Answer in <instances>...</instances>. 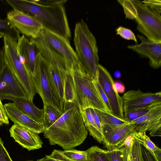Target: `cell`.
Listing matches in <instances>:
<instances>
[{
	"mask_svg": "<svg viewBox=\"0 0 161 161\" xmlns=\"http://www.w3.org/2000/svg\"><path fill=\"white\" fill-rule=\"evenodd\" d=\"M98 80L109 102L112 115L121 119H125L121 97L117 92L114 81L107 69L99 64L98 66Z\"/></svg>",
	"mask_w": 161,
	"mask_h": 161,
	"instance_id": "10",
	"label": "cell"
},
{
	"mask_svg": "<svg viewBox=\"0 0 161 161\" xmlns=\"http://www.w3.org/2000/svg\"><path fill=\"white\" fill-rule=\"evenodd\" d=\"M81 113L85 127L90 135L99 143H103V136L99 131L89 108L85 109Z\"/></svg>",
	"mask_w": 161,
	"mask_h": 161,
	"instance_id": "22",
	"label": "cell"
},
{
	"mask_svg": "<svg viewBox=\"0 0 161 161\" xmlns=\"http://www.w3.org/2000/svg\"><path fill=\"white\" fill-rule=\"evenodd\" d=\"M136 125L130 122L103 135V143L107 150L119 149Z\"/></svg>",
	"mask_w": 161,
	"mask_h": 161,
	"instance_id": "18",
	"label": "cell"
},
{
	"mask_svg": "<svg viewBox=\"0 0 161 161\" xmlns=\"http://www.w3.org/2000/svg\"><path fill=\"white\" fill-rule=\"evenodd\" d=\"M131 123L136 125L135 130L140 132L149 131L152 136H161V103L156 105L145 114Z\"/></svg>",
	"mask_w": 161,
	"mask_h": 161,
	"instance_id": "15",
	"label": "cell"
},
{
	"mask_svg": "<svg viewBox=\"0 0 161 161\" xmlns=\"http://www.w3.org/2000/svg\"><path fill=\"white\" fill-rule=\"evenodd\" d=\"M2 100H8L14 103L23 112L37 122L43 124L44 110L37 108L30 100L8 95H0Z\"/></svg>",
	"mask_w": 161,
	"mask_h": 161,
	"instance_id": "19",
	"label": "cell"
},
{
	"mask_svg": "<svg viewBox=\"0 0 161 161\" xmlns=\"http://www.w3.org/2000/svg\"><path fill=\"white\" fill-rule=\"evenodd\" d=\"M116 34L127 40H133L137 44V40L134 33L130 29L121 26L116 29Z\"/></svg>",
	"mask_w": 161,
	"mask_h": 161,
	"instance_id": "31",
	"label": "cell"
},
{
	"mask_svg": "<svg viewBox=\"0 0 161 161\" xmlns=\"http://www.w3.org/2000/svg\"><path fill=\"white\" fill-rule=\"evenodd\" d=\"M6 19L19 31L26 36L36 39L43 29L41 23L21 11L13 9L7 13Z\"/></svg>",
	"mask_w": 161,
	"mask_h": 161,
	"instance_id": "9",
	"label": "cell"
},
{
	"mask_svg": "<svg viewBox=\"0 0 161 161\" xmlns=\"http://www.w3.org/2000/svg\"><path fill=\"white\" fill-rule=\"evenodd\" d=\"M124 114L154 103L161 101V92H144L141 90H132L121 97Z\"/></svg>",
	"mask_w": 161,
	"mask_h": 161,
	"instance_id": "12",
	"label": "cell"
},
{
	"mask_svg": "<svg viewBox=\"0 0 161 161\" xmlns=\"http://www.w3.org/2000/svg\"><path fill=\"white\" fill-rule=\"evenodd\" d=\"M40 53L47 64L52 82L57 94L63 103L64 86L67 74L64 60L47 44L40 48Z\"/></svg>",
	"mask_w": 161,
	"mask_h": 161,
	"instance_id": "8",
	"label": "cell"
},
{
	"mask_svg": "<svg viewBox=\"0 0 161 161\" xmlns=\"http://www.w3.org/2000/svg\"><path fill=\"white\" fill-rule=\"evenodd\" d=\"M67 0H6L13 9L36 19L44 29L69 40L70 30L66 13Z\"/></svg>",
	"mask_w": 161,
	"mask_h": 161,
	"instance_id": "1",
	"label": "cell"
},
{
	"mask_svg": "<svg viewBox=\"0 0 161 161\" xmlns=\"http://www.w3.org/2000/svg\"><path fill=\"white\" fill-rule=\"evenodd\" d=\"M133 141L127 140L119 149L106 150V153L109 161H127Z\"/></svg>",
	"mask_w": 161,
	"mask_h": 161,
	"instance_id": "23",
	"label": "cell"
},
{
	"mask_svg": "<svg viewBox=\"0 0 161 161\" xmlns=\"http://www.w3.org/2000/svg\"><path fill=\"white\" fill-rule=\"evenodd\" d=\"M49 155L57 161H73L66 156L62 151L54 149Z\"/></svg>",
	"mask_w": 161,
	"mask_h": 161,
	"instance_id": "35",
	"label": "cell"
},
{
	"mask_svg": "<svg viewBox=\"0 0 161 161\" xmlns=\"http://www.w3.org/2000/svg\"><path fill=\"white\" fill-rule=\"evenodd\" d=\"M160 103H161V101L154 103L124 114V119L127 121L130 122L142 116Z\"/></svg>",
	"mask_w": 161,
	"mask_h": 161,
	"instance_id": "26",
	"label": "cell"
},
{
	"mask_svg": "<svg viewBox=\"0 0 161 161\" xmlns=\"http://www.w3.org/2000/svg\"><path fill=\"white\" fill-rule=\"evenodd\" d=\"M137 37L141 42L139 44L127 46L131 49L138 54L141 57L149 59L150 66L157 69L161 66V42L151 41L144 36L138 34Z\"/></svg>",
	"mask_w": 161,
	"mask_h": 161,
	"instance_id": "13",
	"label": "cell"
},
{
	"mask_svg": "<svg viewBox=\"0 0 161 161\" xmlns=\"http://www.w3.org/2000/svg\"><path fill=\"white\" fill-rule=\"evenodd\" d=\"M63 153L73 161H88L87 151L69 149L62 151Z\"/></svg>",
	"mask_w": 161,
	"mask_h": 161,
	"instance_id": "30",
	"label": "cell"
},
{
	"mask_svg": "<svg viewBox=\"0 0 161 161\" xmlns=\"http://www.w3.org/2000/svg\"><path fill=\"white\" fill-rule=\"evenodd\" d=\"M63 113L53 124L45 129L44 136L51 145H58L64 150L71 149L82 144L88 132L81 113L74 102H63Z\"/></svg>",
	"mask_w": 161,
	"mask_h": 161,
	"instance_id": "2",
	"label": "cell"
},
{
	"mask_svg": "<svg viewBox=\"0 0 161 161\" xmlns=\"http://www.w3.org/2000/svg\"><path fill=\"white\" fill-rule=\"evenodd\" d=\"M134 138L140 144L153 152L158 161H161V150L157 147L145 132H138L134 130L131 133Z\"/></svg>",
	"mask_w": 161,
	"mask_h": 161,
	"instance_id": "24",
	"label": "cell"
},
{
	"mask_svg": "<svg viewBox=\"0 0 161 161\" xmlns=\"http://www.w3.org/2000/svg\"><path fill=\"white\" fill-rule=\"evenodd\" d=\"M36 161H57L55 159L50 157L49 155H46L44 158L39 159H37Z\"/></svg>",
	"mask_w": 161,
	"mask_h": 161,
	"instance_id": "40",
	"label": "cell"
},
{
	"mask_svg": "<svg viewBox=\"0 0 161 161\" xmlns=\"http://www.w3.org/2000/svg\"><path fill=\"white\" fill-rule=\"evenodd\" d=\"M43 125L45 130L55 123L63 114L47 105H43Z\"/></svg>",
	"mask_w": 161,
	"mask_h": 161,
	"instance_id": "25",
	"label": "cell"
},
{
	"mask_svg": "<svg viewBox=\"0 0 161 161\" xmlns=\"http://www.w3.org/2000/svg\"><path fill=\"white\" fill-rule=\"evenodd\" d=\"M0 76L6 83L11 94V96L31 100L19 83L5 64Z\"/></svg>",
	"mask_w": 161,
	"mask_h": 161,
	"instance_id": "20",
	"label": "cell"
},
{
	"mask_svg": "<svg viewBox=\"0 0 161 161\" xmlns=\"http://www.w3.org/2000/svg\"><path fill=\"white\" fill-rule=\"evenodd\" d=\"M0 98V126L9 124V118Z\"/></svg>",
	"mask_w": 161,
	"mask_h": 161,
	"instance_id": "36",
	"label": "cell"
},
{
	"mask_svg": "<svg viewBox=\"0 0 161 161\" xmlns=\"http://www.w3.org/2000/svg\"></svg>",
	"mask_w": 161,
	"mask_h": 161,
	"instance_id": "44",
	"label": "cell"
},
{
	"mask_svg": "<svg viewBox=\"0 0 161 161\" xmlns=\"http://www.w3.org/2000/svg\"><path fill=\"white\" fill-rule=\"evenodd\" d=\"M2 50L5 64L33 101L36 92L30 73L20 60L17 49V42L7 36L3 37Z\"/></svg>",
	"mask_w": 161,
	"mask_h": 161,
	"instance_id": "6",
	"label": "cell"
},
{
	"mask_svg": "<svg viewBox=\"0 0 161 161\" xmlns=\"http://www.w3.org/2000/svg\"><path fill=\"white\" fill-rule=\"evenodd\" d=\"M3 35L2 34V33H0V39L3 38Z\"/></svg>",
	"mask_w": 161,
	"mask_h": 161,
	"instance_id": "43",
	"label": "cell"
},
{
	"mask_svg": "<svg viewBox=\"0 0 161 161\" xmlns=\"http://www.w3.org/2000/svg\"><path fill=\"white\" fill-rule=\"evenodd\" d=\"M114 75L115 77L117 78H119L121 76V73L119 71H116L114 73Z\"/></svg>",
	"mask_w": 161,
	"mask_h": 161,
	"instance_id": "41",
	"label": "cell"
},
{
	"mask_svg": "<svg viewBox=\"0 0 161 161\" xmlns=\"http://www.w3.org/2000/svg\"><path fill=\"white\" fill-rule=\"evenodd\" d=\"M0 161H13L0 138Z\"/></svg>",
	"mask_w": 161,
	"mask_h": 161,
	"instance_id": "37",
	"label": "cell"
},
{
	"mask_svg": "<svg viewBox=\"0 0 161 161\" xmlns=\"http://www.w3.org/2000/svg\"><path fill=\"white\" fill-rule=\"evenodd\" d=\"M101 123L103 135L122 125L129 123L125 119L118 118L108 113L95 109Z\"/></svg>",
	"mask_w": 161,
	"mask_h": 161,
	"instance_id": "21",
	"label": "cell"
},
{
	"mask_svg": "<svg viewBox=\"0 0 161 161\" xmlns=\"http://www.w3.org/2000/svg\"><path fill=\"white\" fill-rule=\"evenodd\" d=\"M87 151L88 161H109L106 150L93 146Z\"/></svg>",
	"mask_w": 161,
	"mask_h": 161,
	"instance_id": "29",
	"label": "cell"
},
{
	"mask_svg": "<svg viewBox=\"0 0 161 161\" xmlns=\"http://www.w3.org/2000/svg\"><path fill=\"white\" fill-rule=\"evenodd\" d=\"M127 161H133L131 155L130 153V150L128 155Z\"/></svg>",
	"mask_w": 161,
	"mask_h": 161,
	"instance_id": "42",
	"label": "cell"
},
{
	"mask_svg": "<svg viewBox=\"0 0 161 161\" xmlns=\"http://www.w3.org/2000/svg\"><path fill=\"white\" fill-rule=\"evenodd\" d=\"M41 35L44 39L64 58L67 71L72 67L74 64L80 62L69 40L44 29Z\"/></svg>",
	"mask_w": 161,
	"mask_h": 161,
	"instance_id": "11",
	"label": "cell"
},
{
	"mask_svg": "<svg viewBox=\"0 0 161 161\" xmlns=\"http://www.w3.org/2000/svg\"><path fill=\"white\" fill-rule=\"evenodd\" d=\"M93 81L98 90L102 100L107 106L109 113L112 115V110L109 102L99 82L98 78L96 80H93Z\"/></svg>",
	"mask_w": 161,
	"mask_h": 161,
	"instance_id": "32",
	"label": "cell"
},
{
	"mask_svg": "<svg viewBox=\"0 0 161 161\" xmlns=\"http://www.w3.org/2000/svg\"><path fill=\"white\" fill-rule=\"evenodd\" d=\"M32 80L36 93L47 105L63 114V103L57 94L50 79L48 66L40 53L38 55Z\"/></svg>",
	"mask_w": 161,
	"mask_h": 161,
	"instance_id": "7",
	"label": "cell"
},
{
	"mask_svg": "<svg viewBox=\"0 0 161 161\" xmlns=\"http://www.w3.org/2000/svg\"><path fill=\"white\" fill-rule=\"evenodd\" d=\"M123 7L125 17L134 19L136 29L145 37L161 42V17L154 9L138 0H118Z\"/></svg>",
	"mask_w": 161,
	"mask_h": 161,
	"instance_id": "3",
	"label": "cell"
},
{
	"mask_svg": "<svg viewBox=\"0 0 161 161\" xmlns=\"http://www.w3.org/2000/svg\"><path fill=\"white\" fill-rule=\"evenodd\" d=\"M74 43L75 52L84 71L92 80L98 78L99 58L96 39L83 20L75 25Z\"/></svg>",
	"mask_w": 161,
	"mask_h": 161,
	"instance_id": "4",
	"label": "cell"
},
{
	"mask_svg": "<svg viewBox=\"0 0 161 161\" xmlns=\"http://www.w3.org/2000/svg\"><path fill=\"white\" fill-rule=\"evenodd\" d=\"M9 119L14 124L39 134L45 130L43 125L35 121L23 112L14 103L4 105Z\"/></svg>",
	"mask_w": 161,
	"mask_h": 161,
	"instance_id": "16",
	"label": "cell"
},
{
	"mask_svg": "<svg viewBox=\"0 0 161 161\" xmlns=\"http://www.w3.org/2000/svg\"><path fill=\"white\" fill-rule=\"evenodd\" d=\"M67 73L72 78L74 101L81 112L86 108H92L109 113L92 80L84 71L80 62L74 64Z\"/></svg>",
	"mask_w": 161,
	"mask_h": 161,
	"instance_id": "5",
	"label": "cell"
},
{
	"mask_svg": "<svg viewBox=\"0 0 161 161\" xmlns=\"http://www.w3.org/2000/svg\"><path fill=\"white\" fill-rule=\"evenodd\" d=\"M146 6L154 9L159 14L161 12L160 0H144L141 1Z\"/></svg>",
	"mask_w": 161,
	"mask_h": 161,
	"instance_id": "34",
	"label": "cell"
},
{
	"mask_svg": "<svg viewBox=\"0 0 161 161\" xmlns=\"http://www.w3.org/2000/svg\"><path fill=\"white\" fill-rule=\"evenodd\" d=\"M74 90L73 80L71 75L67 73L64 86L63 102H74Z\"/></svg>",
	"mask_w": 161,
	"mask_h": 161,
	"instance_id": "28",
	"label": "cell"
},
{
	"mask_svg": "<svg viewBox=\"0 0 161 161\" xmlns=\"http://www.w3.org/2000/svg\"><path fill=\"white\" fill-rule=\"evenodd\" d=\"M17 49L20 61L32 77L34 74L37 57L39 53L35 39L22 35L17 42Z\"/></svg>",
	"mask_w": 161,
	"mask_h": 161,
	"instance_id": "14",
	"label": "cell"
},
{
	"mask_svg": "<svg viewBox=\"0 0 161 161\" xmlns=\"http://www.w3.org/2000/svg\"><path fill=\"white\" fill-rule=\"evenodd\" d=\"M5 64L3 52L2 50L0 49V74L3 70Z\"/></svg>",
	"mask_w": 161,
	"mask_h": 161,
	"instance_id": "39",
	"label": "cell"
},
{
	"mask_svg": "<svg viewBox=\"0 0 161 161\" xmlns=\"http://www.w3.org/2000/svg\"><path fill=\"white\" fill-rule=\"evenodd\" d=\"M140 147L144 161H158L153 152L141 145Z\"/></svg>",
	"mask_w": 161,
	"mask_h": 161,
	"instance_id": "33",
	"label": "cell"
},
{
	"mask_svg": "<svg viewBox=\"0 0 161 161\" xmlns=\"http://www.w3.org/2000/svg\"><path fill=\"white\" fill-rule=\"evenodd\" d=\"M115 87L117 92L119 93H123L125 91V88L124 86L120 81L115 82Z\"/></svg>",
	"mask_w": 161,
	"mask_h": 161,
	"instance_id": "38",
	"label": "cell"
},
{
	"mask_svg": "<svg viewBox=\"0 0 161 161\" xmlns=\"http://www.w3.org/2000/svg\"><path fill=\"white\" fill-rule=\"evenodd\" d=\"M0 33L17 42L20 36L19 31L6 19H0Z\"/></svg>",
	"mask_w": 161,
	"mask_h": 161,
	"instance_id": "27",
	"label": "cell"
},
{
	"mask_svg": "<svg viewBox=\"0 0 161 161\" xmlns=\"http://www.w3.org/2000/svg\"><path fill=\"white\" fill-rule=\"evenodd\" d=\"M9 131L10 136L29 151L42 147L43 142L38 134L15 124L12 126Z\"/></svg>",
	"mask_w": 161,
	"mask_h": 161,
	"instance_id": "17",
	"label": "cell"
}]
</instances>
